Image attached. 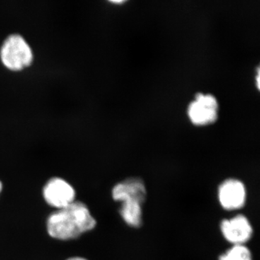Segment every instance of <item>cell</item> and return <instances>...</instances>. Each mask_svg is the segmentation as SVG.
Instances as JSON below:
<instances>
[{"mask_svg": "<svg viewBox=\"0 0 260 260\" xmlns=\"http://www.w3.org/2000/svg\"><path fill=\"white\" fill-rule=\"evenodd\" d=\"M111 3H114V4H124V3H126V1L124 0H121V1H111Z\"/></svg>", "mask_w": 260, "mask_h": 260, "instance_id": "7c38bea8", "label": "cell"}, {"mask_svg": "<svg viewBox=\"0 0 260 260\" xmlns=\"http://www.w3.org/2000/svg\"><path fill=\"white\" fill-rule=\"evenodd\" d=\"M219 112L218 99L211 93H197L186 109L191 124L198 127L213 125L218 120Z\"/></svg>", "mask_w": 260, "mask_h": 260, "instance_id": "3957f363", "label": "cell"}, {"mask_svg": "<svg viewBox=\"0 0 260 260\" xmlns=\"http://www.w3.org/2000/svg\"><path fill=\"white\" fill-rule=\"evenodd\" d=\"M74 188L64 179L54 177L49 179L43 189V196L47 204L61 209L72 204L75 200Z\"/></svg>", "mask_w": 260, "mask_h": 260, "instance_id": "8992f818", "label": "cell"}, {"mask_svg": "<svg viewBox=\"0 0 260 260\" xmlns=\"http://www.w3.org/2000/svg\"><path fill=\"white\" fill-rule=\"evenodd\" d=\"M248 196L247 186L244 181L237 177L224 179L217 187L219 206L228 213H240L247 204Z\"/></svg>", "mask_w": 260, "mask_h": 260, "instance_id": "7a4b0ae2", "label": "cell"}, {"mask_svg": "<svg viewBox=\"0 0 260 260\" xmlns=\"http://www.w3.org/2000/svg\"><path fill=\"white\" fill-rule=\"evenodd\" d=\"M0 56L5 66L14 71L28 67L34 57L30 46L18 34L10 35L5 39L0 51Z\"/></svg>", "mask_w": 260, "mask_h": 260, "instance_id": "277c9868", "label": "cell"}, {"mask_svg": "<svg viewBox=\"0 0 260 260\" xmlns=\"http://www.w3.org/2000/svg\"><path fill=\"white\" fill-rule=\"evenodd\" d=\"M217 260H254V257L248 245H233L220 253Z\"/></svg>", "mask_w": 260, "mask_h": 260, "instance_id": "9c48e42d", "label": "cell"}, {"mask_svg": "<svg viewBox=\"0 0 260 260\" xmlns=\"http://www.w3.org/2000/svg\"><path fill=\"white\" fill-rule=\"evenodd\" d=\"M256 71H257V73H256V88L258 89V90H259V68L258 67L257 69H256Z\"/></svg>", "mask_w": 260, "mask_h": 260, "instance_id": "30bf717a", "label": "cell"}, {"mask_svg": "<svg viewBox=\"0 0 260 260\" xmlns=\"http://www.w3.org/2000/svg\"><path fill=\"white\" fill-rule=\"evenodd\" d=\"M218 228L222 238L230 246L248 245L254 237V229L250 219L242 213L222 219Z\"/></svg>", "mask_w": 260, "mask_h": 260, "instance_id": "5b68a950", "label": "cell"}, {"mask_svg": "<svg viewBox=\"0 0 260 260\" xmlns=\"http://www.w3.org/2000/svg\"><path fill=\"white\" fill-rule=\"evenodd\" d=\"M119 204V216L124 223L131 229H140L144 221V204L135 200L123 202Z\"/></svg>", "mask_w": 260, "mask_h": 260, "instance_id": "ba28073f", "label": "cell"}, {"mask_svg": "<svg viewBox=\"0 0 260 260\" xmlns=\"http://www.w3.org/2000/svg\"><path fill=\"white\" fill-rule=\"evenodd\" d=\"M67 260H88L85 259V258L80 257V256H74V257L69 258Z\"/></svg>", "mask_w": 260, "mask_h": 260, "instance_id": "8fae6325", "label": "cell"}, {"mask_svg": "<svg viewBox=\"0 0 260 260\" xmlns=\"http://www.w3.org/2000/svg\"><path fill=\"white\" fill-rule=\"evenodd\" d=\"M3 183H2V181H0V193H1L2 190H3Z\"/></svg>", "mask_w": 260, "mask_h": 260, "instance_id": "4fadbf2b", "label": "cell"}, {"mask_svg": "<svg viewBox=\"0 0 260 260\" xmlns=\"http://www.w3.org/2000/svg\"><path fill=\"white\" fill-rule=\"evenodd\" d=\"M96 224L88 206L82 202L75 201L51 213L47 219V228L51 237L66 241L93 230Z\"/></svg>", "mask_w": 260, "mask_h": 260, "instance_id": "6da1fadb", "label": "cell"}, {"mask_svg": "<svg viewBox=\"0 0 260 260\" xmlns=\"http://www.w3.org/2000/svg\"><path fill=\"white\" fill-rule=\"evenodd\" d=\"M116 203L135 200L144 204L148 197V188L144 179L139 177H129L116 183L111 191Z\"/></svg>", "mask_w": 260, "mask_h": 260, "instance_id": "52a82bcc", "label": "cell"}]
</instances>
